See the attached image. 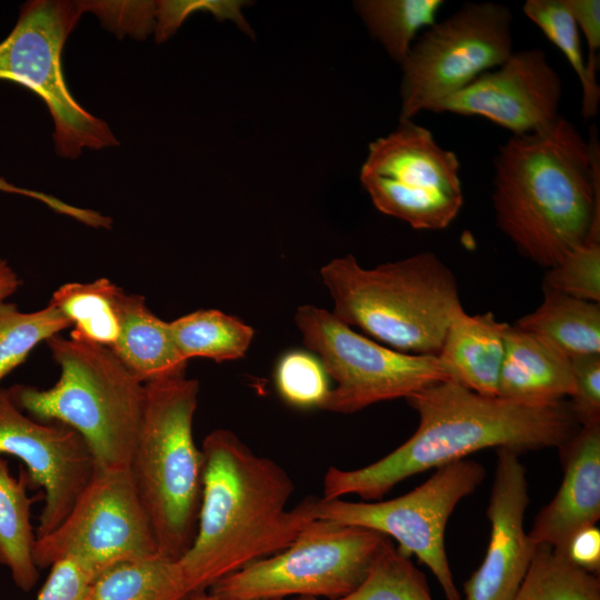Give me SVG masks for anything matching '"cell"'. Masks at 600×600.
Segmentation results:
<instances>
[{"label": "cell", "mask_w": 600, "mask_h": 600, "mask_svg": "<svg viewBox=\"0 0 600 600\" xmlns=\"http://www.w3.org/2000/svg\"><path fill=\"white\" fill-rule=\"evenodd\" d=\"M419 414L414 433L363 468L330 467L322 499L357 494L377 500L404 479L461 460L487 448L522 453L558 448L580 428L569 401L529 403L483 396L443 381L406 398Z\"/></svg>", "instance_id": "1"}, {"label": "cell", "mask_w": 600, "mask_h": 600, "mask_svg": "<svg viewBox=\"0 0 600 600\" xmlns=\"http://www.w3.org/2000/svg\"><path fill=\"white\" fill-rule=\"evenodd\" d=\"M496 221L518 251L543 268L586 240L600 241V146L562 116L540 131L512 136L494 157Z\"/></svg>", "instance_id": "2"}, {"label": "cell", "mask_w": 600, "mask_h": 600, "mask_svg": "<svg viewBox=\"0 0 600 600\" xmlns=\"http://www.w3.org/2000/svg\"><path fill=\"white\" fill-rule=\"evenodd\" d=\"M203 482L197 532L178 559L188 592L289 547L316 520L317 497L287 509L294 484L276 461L256 454L227 429L202 443Z\"/></svg>", "instance_id": "3"}, {"label": "cell", "mask_w": 600, "mask_h": 600, "mask_svg": "<svg viewBox=\"0 0 600 600\" xmlns=\"http://www.w3.org/2000/svg\"><path fill=\"white\" fill-rule=\"evenodd\" d=\"M320 276L339 320L406 353L438 356L462 307L453 272L432 252L372 269L348 254L326 263Z\"/></svg>", "instance_id": "4"}, {"label": "cell", "mask_w": 600, "mask_h": 600, "mask_svg": "<svg viewBox=\"0 0 600 600\" xmlns=\"http://www.w3.org/2000/svg\"><path fill=\"white\" fill-rule=\"evenodd\" d=\"M60 368L48 389L16 384L11 401L29 417L73 429L96 467L129 468L138 439L146 387L110 348L54 336L46 341Z\"/></svg>", "instance_id": "5"}, {"label": "cell", "mask_w": 600, "mask_h": 600, "mask_svg": "<svg viewBox=\"0 0 600 600\" xmlns=\"http://www.w3.org/2000/svg\"><path fill=\"white\" fill-rule=\"evenodd\" d=\"M144 387L129 471L158 552L178 560L193 542L202 497L203 456L193 438L199 381L181 374Z\"/></svg>", "instance_id": "6"}, {"label": "cell", "mask_w": 600, "mask_h": 600, "mask_svg": "<svg viewBox=\"0 0 600 600\" xmlns=\"http://www.w3.org/2000/svg\"><path fill=\"white\" fill-rule=\"evenodd\" d=\"M386 537L316 519L282 551L224 577L208 590L229 600L338 599L362 582Z\"/></svg>", "instance_id": "7"}, {"label": "cell", "mask_w": 600, "mask_h": 600, "mask_svg": "<svg viewBox=\"0 0 600 600\" xmlns=\"http://www.w3.org/2000/svg\"><path fill=\"white\" fill-rule=\"evenodd\" d=\"M82 13L80 1H28L0 42V80L26 87L43 100L54 122L57 152L66 158H77L83 148L119 143L103 120L77 102L63 77L62 49Z\"/></svg>", "instance_id": "8"}, {"label": "cell", "mask_w": 600, "mask_h": 600, "mask_svg": "<svg viewBox=\"0 0 600 600\" xmlns=\"http://www.w3.org/2000/svg\"><path fill=\"white\" fill-rule=\"evenodd\" d=\"M294 322L308 350L336 382L322 409L353 413L377 402L409 396L452 381L438 356L412 354L357 333L331 311L306 304Z\"/></svg>", "instance_id": "9"}, {"label": "cell", "mask_w": 600, "mask_h": 600, "mask_svg": "<svg viewBox=\"0 0 600 600\" xmlns=\"http://www.w3.org/2000/svg\"><path fill=\"white\" fill-rule=\"evenodd\" d=\"M484 476L481 463L464 458L437 468L422 484L394 499L353 502L318 498L316 518L387 536L401 553L417 557L430 569L447 600H462L446 552V527L457 504Z\"/></svg>", "instance_id": "10"}, {"label": "cell", "mask_w": 600, "mask_h": 600, "mask_svg": "<svg viewBox=\"0 0 600 600\" xmlns=\"http://www.w3.org/2000/svg\"><path fill=\"white\" fill-rule=\"evenodd\" d=\"M511 27L510 8L487 1L467 2L424 29L400 66V121L502 64L513 51Z\"/></svg>", "instance_id": "11"}, {"label": "cell", "mask_w": 600, "mask_h": 600, "mask_svg": "<svg viewBox=\"0 0 600 600\" xmlns=\"http://www.w3.org/2000/svg\"><path fill=\"white\" fill-rule=\"evenodd\" d=\"M460 162L431 131L402 120L369 144L360 180L374 207L413 229H446L463 204Z\"/></svg>", "instance_id": "12"}, {"label": "cell", "mask_w": 600, "mask_h": 600, "mask_svg": "<svg viewBox=\"0 0 600 600\" xmlns=\"http://www.w3.org/2000/svg\"><path fill=\"white\" fill-rule=\"evenodd\" d=\"M157 553L152 528L129 468L96 467L61 524L36 539L33 560L38 569H46L69 558L96 580L118 564Z\"/></svg>", "instance_id": "13"}, {"label": "cell", "mask_w": 600, "mask_h": 600, "mask_svg": "<svg viewBox=\"0 0 600 600\" xmlns=\"http://www.w3.org/2000/svg\"><path fill=\"white\" fill-rule=\"evenodd\" d=\"M1 454L23 462L29 484L43 490L37 538L61 524L96 470L93 456L80 434L67 426L29 417L4 389H0Z\"/></svg>", "instance_id": "14"}, {"label": "cell", "mask_w": 600, "mask_h": 600, "mask_svg": "<svg viewBox=\"0 0 600 600\" xmlns=\"http://www.w3.org/2000/svg\"><path fill=\"white\" fill-rule=\"evenodd\" d=\"M562 80L540 48L512 51L496 70L487 71L428 111L479 116L512 136L533 133L560 117Z\"/></svg>", "instance_id": "15"}, {"label": "cell", "mask_w": 600, "mask_h": 600, "mask_svg": "<svg viewBox=\"0 0 600 600\" xmlns=\"http://www.w3.org/2000/svg\"><path fill=\"white\" fill-rule=\"evenodd\" d=\"M529 504L527 471L519 453L497 449L487 508L490 538L486 556L464 583L466 600H512L537 550L524 531Z\"/></svg>", "instance_id": "16"}, {"label": "cell", "mask_w": 600, "mask_h": 600, "mask_svg": "<svg viewBox=\"0 0 600 600\" xmlns=\"http://www.w3.org/2000/svg\"><path fill=\"white\" fill-rule=\"evenodd\" d=\"M558 450L562 482L528 534L537 546L547 544L563 556L569 539L600 519V420L580 426Z\"/></svg>", "instance_id": "17"}, {"label": "cell", "mask_w": 600, "mask_h": 600, "mask_svg": "<svg viewBox=\"0 0 600 600\" xmlns=\"http://www.w3.org/2000/svg\"><path fill=\"white\" fill-rule=\"evenodd\" d=\"M574 379L571 358L539 334L509 326L498 382V397L548 403L571 397Z\"/></svg>", "instance_id": "18"}, {"label": "cell", "mask_w": 600, "mask_h": 600, "mask_svg": "<svg viewBox=\"0 0 600 600\" xmlns=\"http://www.w3.org/2000/svg\"><path fill=\"white\" fill-rule=\"evenodd\" d=\"M509 326L491 312L471 316L458 309L438 353L452 381L483 396H498Z\"/></svg>", "instance_id": "19"}, {"label": "cell", "mask_w": 600, "mask_h": 600, "mask_svg": "<svg viewBox=\"0 0 600 600\" xmlns=\"http://www.w3.org/2000/svg\"><path fill=\"white\" fill-rule=\"evenodd\" d=\"M120 331L111 350L142 383L184 374L187 360L180 354L170 327L151 312L139 294L121 293Z\"/></svg>", "instance_id": "20"}, {"label": "cell", "mask_w": 600, "mask_h": 600, "mask_svg": "<svg viewBox=\"0 0 600 600\" xmlns=\"http://www.w3.org/2000/svg\"><path fill=\"white\" fill-rule=\"evenodd\" d=\"M516 327L544 337L570 358L600 354V303L543 287V301Z\"/></svg>", "instance_id": "21"}, {"label": "cell", "mask_w": 600, "mask_h": 600, "mask_svg": "<svg viewBox=\"0 0 600 600\" xmlns=\"http://www.w3.org/2000/svg\"><path fill=\"white\" fill-rule=\"evenodd\" d=\"M29 486L24 469L14 478L6 459L0 456V563L10 571L14 584L30 591L39 578L33 560L36 531L31 524L32 499L27 494Z\"/></svg>", "instance_id": "22"}, {"label": "cell", "mask_w": 600, "mask_h": 600, "mask_svg": "<svg viewBox=\"0 0 600 600\" xmlns=\"http://www.w3.org/2000/svg\"><path fill=\"white\" fill-rule=\"evenodd\" d=\"M122 292L107 278L68 282L53 292L48 303L70 321V339L111 349L120 331L119 301Z\"/></svg>", "instance_id": "23"}, {"label": "cell", "mask_w": 600, "mask_h": 600, "mask_svg": "<svg viewBox=\"0 0 600 600\" xmlns=\"http://www.w3.org/2000/svg\"><path fill=\"white\" fill-rule=\"evenodd\" d=\"M189 596L178 561L159 553L118 564L92 586V600H186Z\"/></svg>", "instance_id": "24"}, {"label": "cell", "mask_w": 600, "mask_h": 600, "mask_svg": "<svg viewBox=\"0 0 600 600\" xmlns=\"http://www.w3.org/2000/svg\"><path fill=\"white\" fill-rule=\"evenodd\" d=\"M184 360L202 357L223 362L242 358L254 331L240 319L217 309H199L170 322Z\"/></svg>", "instance_id": "25"}, {"label": "cell", "mask_w": 600, "mask_h": 600, "mask_svg": "<svg viewBox=\"0 0 600 600\" xmlns=\"http://www.w3.org/2000/svg\"><path fill=\"white\" fill-rule=\"evenodd\" d=\"M442 0H360L354 7L371 36L400 66L420 31L437 22Z\"/></svg>", "instance_id": "26"}, {"label": "cell", "mask_w": 600, "mask_h": 600, "mask_svg": "<svg viewBox=\"0 0 600 600\" xmlns=\"http://www.w3.org/2000/svg\"><path fill=\"white\" fill-rule=\"evenodd\" d=\"M512 600H600V579L551 547L538 544Z\"/></svg>", "instance_id": "27"}, {"label": "cell", "mask_w": 600, "mask_h": 600, "mask_svg": "<svg viewBox=\"0 0 600 600\" xmlns=\"http://www.w3.org/2000/svg\"><path fill=\"white\" fill-rule=\"evenodd\" d=\"M292 600H323L296 597ZM333 600H433L427 579L386 537L362 582L350 593Z\"/></svg>", "instance_id": "28"}, {"label": "cell", "mask_w": 600, "mask_h": 600, "mask_svg": "<svg viewBox=\"0 0 600 600\" xmlns=\"http://www.w3.org/2000/svg\"><path fill=\"white\" fill-rule=\"evenodd\" d=\"M70 327V321L50 303L24 312L14 303L0 302V382L26 361L36 346Z\"/></svg>", "instance_id": "29"}, {"label": "cell", "mask_w": 600, "mask_h": 600, "mask_svg": "<svg viewBox=\"0 0 600 600\" xmlns=\"http://www.w3.org/2000/svg\"><path fill=\"white\" fill-rule=\"evenodd\" d=\"M523 13L566 57L577 74L581 89V114L587 121L598 113L600 87L593 86L587 73L580 32L564 0H527Z\"/></svg>", "instance_id": "30"}, {"label": "cell", "mask_w": 600, "mask_h": 600, "mask_svg": "<svg viewBox=\"0 0 600 600\" xmlns=\"http://www.w3.org/2000/svg\"><path fill=\"white\" fill-rule=\"evenodd\" d=\"M274 384L288 404L302 409H322L331 391L330 378L319 358L301 350L281 356L274 369Z\"/></svg>", "instance_id": "31"}, {"label": "cell", "mask_w": 600, "mask_h": 600, "mask_svg": "<svg viewBox=\"0 0 600 600\" xmlns=\"http://www.w3.org/2000/svg\"><path fill=\"white\" fill-rule=\"evenodd\" d=\"M542 287L600 303V241L586 240L557 266L549 268Z\"/></svg>", "instance_id": "32"}, {"label": "cell", "mask_w": 600, "mask_h": 600, "mask_svg": "<svg viewBox=\"0 0 600 600\" xmlns=\"http://www.w3.org/2000/svg\"><path fill=\"white\" fill-rule=\"evenodd\" d=\"M246 3L247 1L240 0L157 1L154 27L157 41L161 42L171 37L184 19L194 11L210 12L220 21L229 19L243 32L253 37V31L241 12Z\"/></svg>", "instance_id": "33"}, {"label": "cell", "mask_w": 600, "mask_h": 600, "mask_svg": "<svg viewBox=\"0 0 600 600\" xmlns=\"http://www.w3.org/2000/svg\"><path fill=\"white\" fill-rule=\"evenodd\" d=\"M82 11L96 13L119 37L143 39L156 27L157 1H80Z\"/></svg>", "instance_id": "34"}, {"label": "cell", "mask_w": 600, "mask_h": 600, "mask_svg": "<svg viewBox=\"0 0 600 600\" xmlns=\"http://www.w3.org/2000/svg\"><path fill=\"white\" fill-rule=\"evenodd\" d=\"M574 389L569 401L580 426L600 420V354L571 358Z\"/></svg>", "instance_id": "35"}, {"label": "cell", "mask_w": 600, "mask_h": 600, "mask_svg": "<svg viewBox=\"0 0 600 600\" xmlns=\"http://www.w3.org/2000/svg\"><path fill=\"white\" fill-rule=\"evenodd\" d=\"M49 568L36 600H92L94 580L78 562L63 558Z\"/></svg>", "instance_id": "36"}, {"label": "cell", "mask_w": 600, "mask_h": 600, "mask_svg": "<svg viewBox=\"0 0 600 600\" xmlns=\"http://www.w3.org/2000/svg\"><path fill=\"white\" fill-rule=\"evenodd\" d=\"M571 12L578 30L584 37L588 47L586 60L590 82L599 87L597 71L599 68L600 50V1L599 0H564Z\"/></svg>", "instance_id": "37"}, {"label": "cell", "mask_w": 600, "mask_h": 600, "mask_svg": "<svg viewBox=\"0 0 600 600\" xmlns=\"http://www.w3.org/2000/svg\"><path fill=\"white\" fill-rule=\"evenodd\" d=\"M563 556L579 568L598 573L600 570V530L588 526L578 530L568 541Z\"/></svg>", "instance_id": "38"}, {"label": "cell", "mask_w": 600, "mask_h": 600, "mask_svg": "<svg viewBox=\"0 0 600 600\" xmlns=\"http://www.w3.org/2000/svg\"><path fill=\"white\" fill-rule=\"evenodd\" d=\"M22 284L21 279L12 267L0 258V302L6 301Z\"/></svg>", "instance_id": "39"}, {"label": "cell", "mask_w": 600, "mask_h": 600, "mask_svg": "<svg viewBox=\"0 0 600 600\" xmlns=\"http://www.w3.org/2000/svg\"><path fill=\"white\" fill-rule=\"evenodd\" d=\"M0 191L33 198V199L39 200L40 202L47 204L51 209H54L58 206V199L57 198H54V197H52L50 194L39 192V191H33V190H29V189L19 188L17 186L11 184L10 182L4 180L3 178H0Z\"/></svg>", "instance_id": "40"}, {"label": "cell", "mask_w": 600, "mask_h": 600, "mask_svg": "<svg viewBox=\"0 0 600 600\" xmlns=\"http://www.w3.org/2000/svg\"><path fill=\"white\" fill-rule=\"evenodd\" d=\"M186 600H229V599L217 596L210 592L209 590H204V591L191 593ZM269 600H280V599H269Z\"/></svg>", "instance_id": "41"}]
</instances>
